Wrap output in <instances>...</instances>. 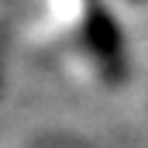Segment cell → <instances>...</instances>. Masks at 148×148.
<instances>
[{
    "label": "cell",
    "mask_w": 148,
    "mask_h": 148,
    "mask_svg": "<svg viewBox=\"0 0 148 148\" xmlns=\"http://www.w3.org/2000/svg\"><path fill=\"white\" fill-rule=\"evenodd\" d=\"M38 41L93 86H117L124 62V38L103 0H38Z\"/></svg>",
    "instance_id": "cell-1"
}]
</instances>
